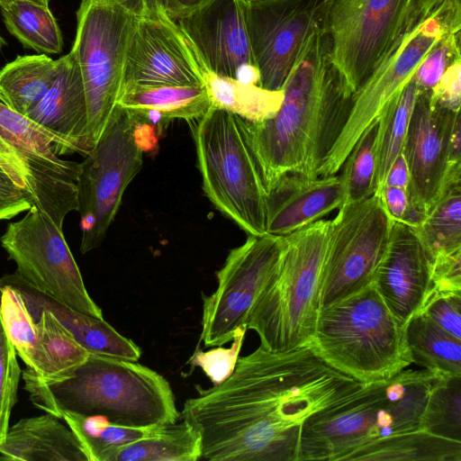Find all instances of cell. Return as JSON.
Returning <instances> with one entry per match:
<instances>
[{
	"label": "cell",
	"instance_id": "obj_15",
	"mask_svg": "<svg viewBox=\"0 0 461 461\" xmlns=\"http://www.w3.org/2000/svg\"><path fill=\"white\" fill-rule=\"evenodd\" d=\"M283 247V236L249 235L232 249L216 272L217 287L203 294L202 331L199 343L223 346L246 326L249 312L264 284L275 269Z\"/></svg>",
	"mask_w": 461,
	"mask_h": 461
},
{
	"label": "cell",
	"instance_id": "obj_20",
	"mask_svg": "<svg viewBox=\"0 0 461 461\" xmlns=\"http://www.w3.org/2000/svg\"><path fill=\"white\" fill-rule=\"evenodd\" d=\"M373 283L401 323L420 313L433 285L429 257L411 226L393 221Z\"/></svg>",
	"mask_w": 461,
	"mask_h": 461
},
{
	"label": "cell",
	"instance_id": "obj_30",
	"mask_svg": "<svg viewBox=\"0 0 461 461\" xmlns=\"http://www.w3.org/2000/svg\"><path fill=\"white\" fill-rule=\"evenodd\" d=\"M348 460L461 461V441L418 429L376 440L351 454Z\"/></svg>",
	"mask_w": 461,
	"mask_h": 461
},
{
	"label": "cell",
	"instance_id": "obj_1",
	"mask_svg": "<svg viewBox=\"0 0 461 461\" xmlns=\"http://www.w3.org/2000/svg\"><path fill=\"white\" fill-rule=\"evenodd\" d=\"M365 384L310 345L282 353L259 346L239 357L222 383L195 386L197 395L185 401L181 416L201 436V459L298 461L304 421Z\"/></svg>",
	"mask_w": 461,
	"mask_h": 461
},
{
	"label": "cell",
	"instance_id": "obj_7",
	"mask_svg": "<svg viewBox=\"0 0 461 461\" xmlns=\"http://www.w3.org/2000/svg\"><path fill=\"white\" fill-rule=\"evenodd\" d=\"M194 136L208 199L248 235L267 234V189L247 122L211 107L199 119Z\"/></svg>",
	"mask_w": 461,
	"mask_h": 461
},
{
	"label": "cell",
	"instance_id": "obj_40",
	"mask_svg": "<svg viewBox=\"0 0 461 461\" xmlns=\"http://www.w3.org/2000/svg\"><path fill=\"white\" fill-rule=\"evenodd\" d=\"M460 30L461 28L446 30L420 62L412 77L420 89H432L447 66L456 59L461 58Z\"/></svg>",
	"mask_w": 461,
	"mask_h": 461
},
{
	"label": "cell",
	"instance_id": "obj_13",
	"mask_svg": "<svg viewBox=\"0 0 461 461\" xmlns=\"http://www.w3.org/2000/svg\"><path fill=\"white\" fill-rule=\"evenodd\" d=\"M393 221L376 194L339 208L330 223L320 308L373 283Z\"/></svg>",
	"mask_w": 461,
	"mask_h": 461
},
{
	"label": "cell",
	"instance_id": "obj_43",
	"mask_svg": "<svg viewBox=\"0 0 461 461\" xmlns=\"http://www.w3.org/2000/svg\"><path fill=\"white\" fill-rule=\"evenodd\" d=\"M32 206L29 194L21 187L11 167L0 158V221L10 220Z\"/></svg>",
	"mask_w": 461,
	"mask_h": 461
},
{
	"label": "cell",
	"instance_id": "obj_14",
	"mask_svg": "<svg viewBox=\"0 0 461 461\" xmlns=\"http://www.w3.org/2000/svg\"><path fill=\"white\" fill-rule=\"evenodd\" d=\"M16 272L40 291L85 314L103 318L89 295L63 230L32 206L1 237Z\"/></svg>",
	"mask_w": 461,
	"mask_h": 461
},
{
	"label": "cell",
	"instance_id": "obj_42",
	"mask_svg": "<svg viewBox=\"0 0 461 461\" xmlns=\"http://www.w3.org/2000/svg\"><path fill=\"white\" fill-rule=\"evenodd\" d=\"M420 313L461 340V292H432Z\"/></svg>",
	"mask_w": 461,
	"mask_h": 461
},
{
	"label": "cell",
	"instance_id": "obj_6",
	"mask_svg": "<svg viewBox=\"0 0 461 461\" xmlns=\"http://www.w3.org/2000/svg\"><path fill=\"white\" fill-rule=\"evenodd\" d=\"M308 345L363 384L389 379L412 363L406 325L391 312L374 283L320 308Z\"/></svg>",
	"mask_w": 461,
	"mask_h": 461
},
{
	"label": "cell",
	"instance_id": "obj_33",
	"mask_svg": "<svg viewBox=\"0 0 461 461\" xmlns=\"http://www.w3.org/2000/svg\"><path fill=\"white\" fill-rule=\"evenodd\" d=\"M0 9L6 29L24 48L45 55L62 51L63 37L49 6L15 1Z\"/></svg>",
	"mask_w": 461,
	"mask_h": 461
},
{
	"label": "cell",
	"instance_id": "obj_29",
	"mask_svg": "<svg viewBox=\"0 0 461 461\" xmlns=\"http://www.w3.org/2000/svg\"><path fill=\"white\" fill-rule=\"evenodd\" d=\"M412 363L436 376H461V340L425 315L413 316L406 325Z\"/></svg>",
	"mask_w": 461,
	"mask_h": 461
},
{
	"label": "cell",
	"instance_id": "obj_47",
	"mask_svg": "<svg viewBox=\"0 0 461 461\" xmlns=\"http://www.w3.org/2000/svg\"><path fill=\"white\" fill-rule=\"evenodd\" d=\"M409 182L408 166L402 153H401L392 164L384 185L397 186L408 190Z\"/></svg>",
	"mask_w": 461,
	"mask_h": 461
},
{
	"label": "cell",
	"instance_id": "obj_41",
	"mask_svg": "<svg viewBox=\"0 0 461 461\" xmlns=\"http://www.w3.org/2000/svg\"><path fill=\"white\" fill-rule=\"evenodd\" d=\"M246 331L245 325L238 328L228 348L219 346L204 352L197 347L188 363L192 367H200L213 385L222 383L234 371Z\"/></svg>",
	"mask_w": 461,
	"mask_h": 461
},
{
	"label": "cell",
	"instance_id": "obj_54",
	"mask_svg": "<svg viewBox=\"0 0 461 461\" xmlns=\"http://www.w3.org/2000/svg\"><path fill=\"white\" fill-rule=\"evenodd\" d=\"M247 2H261V1H268V0H246Z\"/></svg>",
	"mask_w": 461,
	"mask_h": 461
},
{
	"label": "cell",
	"instance_id": "obj_11",
	"mask_svg": "<svg viewBox=\"0 0 461 461\" xmlns=\"http://www.w3.org/2000/svg\"><path fill=\"white\" fill-rule=\"evenodd\" d=\"M451 2L443 0L399 39L354 93L348 119L318 176L336 175L363 131L411 79L417 68L451 25Z\"/></svg>",
	"mask_w": 461,
	"mask_h": 461
},
{
	"label": "cell",
	"instance_id": "obj_9",
	"mask_svg": "<svg viewBox=\"0 0 461 461\" xmlns=\"http://www.w3.org/2000/svg\"><path fill=\"white\" fill-rule=\"evenodd\" d=\"M136 114L116 104L95 146L79 163L77 212L86 254L101 245L129 184L143 165Z\"/></svg>",
	"mask_w": 461,
	"mask_h": 461
},
{
	"label": "cell",
	"instance_id": "obj_50",
	"mask_svg": "<svg viewBox=\"0 0 461 461\" xmlns=\"http://www.w3.org/2000/svg\"><path fill=\"white\" fill-rule=\"evenodd\" d=\"M418 9L420 14H429L434 6L439 4L443 0H416Z\"/></svg>",
	"mask_w": 461,
	"mask_h": 461
},
{
	"label": "cell",
	"instance_id": "obj_24",
	"mask_svg": "<svg viewBox=\"0 0 461 461\" xmlns=\"http://www.w3.org/2000/svg\"><path fill=\"white\" fill-rule=\"evenodd\" d=\"M0 455L5 460L88 461L72 429L48 412L22 419L9 428Z\"/></svg>",
	"mask_w": 461,
	"mask_h": 461
},
{
	"label": "cell",
	"instance_id": "obj_25",
	"mask_svg": "<svg viewBox=\"0 0 461 461\" xmlns=\"http://www.w3.org/2000/svg\"><path fill=\"white\" fill-rule=\"evenodd\" d=\"M116 104L137 116L186 121L200 119L212 107L203 86H128L121 89Z\"/></svg>",
	"mask_w": 461,
	"mask_h": 461
},
{
	"label": "cell",
	"instance_id": "obj_44",
	"mask_svg": "<svg viewBox=\"0 0 461 461\" xmlns=\"http://www.w3.org/2000/svg\"><path fill=\"white\" fill-rule=\"evenodd\" d=\"M432 292H461V249L430 260Z\"/></svg>",
	"mask_w": 461,
	"mask_h": 461
},
{
	"label": "cell",
	"instance_id": "obj_27",
	"mask_svg": "<svg viewBox=\"0 0 461 461\" xmlns=\"http://www.w3.org/2000/svg\"><path fill=\"white\" fill-rule=\"evenodd\" d=\"M199 62L212 107L230 112L252 123L265 121L278 111L283 90L271 91L258 85L220 76L208 69L200 59Z\"/></svg>",
	"mask_w": 461,
	"mask_h": 461
},
{
	"label": "cell",
	"instance_id": "obj_22",
	"mask_svg": "<svg viewBox=\"0 0 461 461\" xmlns=\"http://www.w3.org/2000/svg\"><path fill=\"white\" fill-rule=\"evenodd\" d=\"M24 116L53 140L59 156L73 152L84 155L87 106L81 71L72 51L59 59L53 85Z\"/></svg>",
	"mask_w": 461,
	"mask_h": 461
},
{
	"label": "cell",
	"instance_id": "obj_19",
	"mask_svg": "<svg viewBox=\"0 0 461 461\" xmlns=\"http://www.w3.org/2000/svg\"><path fill=\"white\" fill-rule=\"evenodd\" d=\"M459 114L460 111L438 104L430 90H420L402 153L409 170L411 204L423 215L438 199L452 168L448 166V145Z\"/></svg>",
	"mask_w": 461,
	"mask_h": 461
},
{
	"label": "cell",
	"instance_id": "obj_46",
	"mask_svg": "<svg viewBox=\"0 0 461 461\" xmlns=\"http://www.w3.org/2000/svg\"><path fill=\"white\" fill-rule=\"evenodd\" d=\"M385 211L393 221L409 225L413 215L414 207L411 204L408 190L402 187L384 185L377 193Z\"/></svg>",
	"mask_w": 461,
	"mask_h": 461
},
{
	"label": "cell",
	"instance_id": "obj_39",
	"mask_svg": "<svg viewBox=\"0 0 461 461\" xmlns=\"http://www.w3.org/2000/svg\"><path fill=\"white\" fill-rule=\"evenodd\" d=\"M16 351L3 327L0 314V444L6 437L22 375Z\"/></svg>",
	"mask_w": 461,
	"mask_h": 461
},
{
	"label": "cell",
	"instance_id": "obj_38",
	"mask_svg": "<svg viewBox=\"0 0 461 461\" xmlns=\"http://www.w3.org/2000/svg\"><path fill=\"white\" fill-rule=\"evenodd\" d=\"M34 321L40 340L53 366V378L50 381L67 377L91 354L51 312L41 311Z\"/></svg>",
	"mask_w": 461,
	"mask_h": 461
},
{
	"label": "cell",
	"instance_id": "obj_10",
	"mask_svg": "<svg viewBox=\"0 0 461 461\" xmlns=\"http://www.w3.org/2000/svg\"><path fill=\"white\" fill-rule=\"evenodd\" d=\"M422 14L416 0H327L331 59L354 93Z\"/></svg>",
	"mask_w": 461,
	"mask_h": 461
},
{
	"label": "cell",
	"instance_id": "obj_36",
	"mask_svg": "<svg viewBox=\"0 0 461 461\" xmlns=\"http://www.w3.org/2000/svg\"><path fill=\"white\" fill-rule=\"evenodd\" d=\"M378 130L379 117L363 131L340 168L344 203L363 201L375 193Z\"/></svg>",
	"mask_w": 461,
	"mask_h": 461
},
{
	"label": "cell",
	"instance_id": "obj_55",
	"mask_svg": "<svg viewBox=\"0 0 461 461\" xmlns=\"http://www.w3.org/2000/svg\"><path fill=\"white\" fill-rule=\"evenodd\" d=\"M0 460H5L4 457L0 455Z\"/></svg>",
	"mask_w": 461,
	"mask_h": 461
},
{
	"label": "cell",
	"instance_id": "obj_8",
	"mask_svg": "<svg viewBox=\"0 0 461 461\" xmlns=\"http://www.w3.org/2000/svg\"><path fill=\"white\" fill-rule=\"evenodd\" d=\"M141 0H81L74 54L84 83L87 131L84 156L95 146L115 105Z\"/></svg>",
	"mask_w": 461,
	"mask_h": 461
},
{
	"label": "cell",
	"instance_id": "obj_32",
	"mask_svg": "<svg viewBox=\"0 0 461 461\" xmlns=\"http://www.w3.org/2000/svg\"><path fill=\"white\" fill-rule=\"evenodd\" d=\"M413 229L430 260L461 249V175L446 180L438 199Z\"/></svg>",
	"mask_w": 461,
	"mask_h": 461
},
{
	"label": "cell",
	"instance_id": "obj_35",
	"mask_svg": "<svg viewBox=\"0 0 461 461\" xmlns=\"http://www.w3.org/2000/svg\"><path fill=\"white\" fill-rule=\"evenodd\" d=\"M420 90L411 77L378 116L375 193L383 188L392 164L402 151L411 115Z\"/></svg>",
	"mask_w": 461,
	"mask_h": 461
},
{
	"label": "cell",
	"instance_id": "obj_4",
	"mask_svg": "<svg viewBox=\"0 0 461 461\" xmlns=\"http://www.w3.org/2000/svg\"><path fill=\"white\" fill-rule=\"evenodd\" d=\"M436 377L423 368H405L312 414L302 427L298 461L348 460L376 440L420 429Z\"/></svg>",
	"mask_w": 461,
	"mask_h": 461
},
{
	"label": "cell",
	"instance_id": "obj_21",
	"mask_svg": "<svg viewBox=\"0 0 461 461\" xmlns=\"http://www.w3.org/2000/svg\"><path fill=\"white\" fill-rule=\"evenodd\" d=\"M345 202L340 176H282L266 196V231L285 236L322 219Z\"/></svg>",
	"mask_w": 461,
	"mask_h": 461
},
{
	"label": "cell",
	"instance_id": "obj_48",
	"mask_svg": "<svg viewBox=\"0 0 461 461\" xmlns=\"http://www.w3.org/2000/svg\"><path fill=\"white\" fill-rule=\"evenodd\" d=\"M211 0H168L166 10L171 18L177 20L209 3Z\"/></svg>",
	"mask_w": 461,
	"mask_h": 461
},
{
	"label": "cell",
	"instance_id": "obj_37",
	"mask_svg": "<svg viewBox=\"0 0 461 461\" xmlns=\"http://www.w3.org/2000/svg\"><path fill=\"white\" fill-rule=\"evenodd\" d=\"M420 429L461 441V376L436 377L422 414Z\"/></svg>",
	"mask_w": 461,
	"mask_h": 461
},
{
	"label": "cell",
	"instance_id": "obj_52",
	"mask_svg": "<svg viewBox=\"0 0 461 461\" xmlns=\"http://www.w3.org/2000/svg\"><path fill=\"white\" fill-rule=\"evenodd\" d=\"M150 1H155V2H157V3L160 4V5H162L163 6H165V8H166L167 4V2H168V0H150Z\"/></svg>",
	"mask_w": 461,
	"mask_h": 461
},
{
	"label": "cell",
	"instance_id": "obj_16",
	"mask_svg": "<svg viewBox=\"0 0 461 461\" xmlns=\"http://www.w3.org/2000/svg\"><path fill=\"white\" fill-rule=\"evenodd\" d=\"M203 86L201 64L188 39L165 6L141 0L131 35L122 87Z\"/></svg>",
	"mask_w": 461,
	"mask_h": 461
},
{
	"label": "cell",
	"instance_id": "obj_12",
	"mask_svg": "<svg viewBox=\"0 0 461 461\" xmlns=\"http://www.w3.org/2000/svg\"><path fill=\"white\" fill-rule=\"evenodd\" d=\"M0 158L29 194L32 205L62 230L67 214L78 209L79 163L61 158L47 134L1 102Z\"/></svg>",
	"mask_w": 461,
	"mask_h": 461
},
{
	"label": "cell",
	"instance_id": "obj_53",
	"mask_svg": "<svg viewBox=\"0 0 461 461\" xmlns=\"http://www.w3.org/2000/svg\"><path fill=\"white\" fill-rule=\"evenodd\" d=\"M5 45V41L3 39V37L0 34V49H2V47Z\"/></svg>",
	"mask_w": 461,
	"mask_h": 461
},
{
	"label": "cell",
	"instance_id": "obj_31",
	"mask_svg": "<svg viewBox=\"0 0 461 461\" xmlns=\"http://www.w3.org/2000/svg\"><path fill=\"white\" fill-rule=\"evenodd\" d=\"M201 457V436L182 420L159 427L150 435L122 447L110 461H197Z\"/></svg>",
	"mask_w": 461,
	"mask_h": 461
},
{
	"label": "cell",
	"instance_id": "obj_5",
	"mask_svg": "<svg viewBox=\"0 0 461 461\" xmlns=\"http://www.w3.org/2000/svg\"><path fill=\"white\" fill-rule=\"evenodd\" d=\"M330 220H319L283 236L278 262L247 318L260 346L287 352L310 343L320 311L322 269Z\"/></svg>",
	"mask_w": 461,
	"mask_h": 461
},
{
	"label": "cell",
	"instance_id": "obj_18",
	"mask_svg": "<svg viewBox=\"0 0 461 461\" xmlns=\"http://www.w3.org/2000/svg\"><path fill=\"white\" fill-rule=\"evenodd\" d=\"M246 0H211L176 20L200 61L213 73L259 86Z\"/></svg>",
	"mask_w": 461,
	"mask_h": 461
},
{
	"label": "cell",
	"instance_id": "obj_23",
	"mask_svg": "<svg viewBox=\"0 0 461 461\" xmlns=\"http://www.w3.org/2000/svg\"><path fill=\"white\" fill-rule=\"evenodd\" d=\"M0 282L21 294L33 321L41 311L51 312L91 354L131 361H138L141 357L140 347L120 334L104 318L87 315L68 306L37 289L17 272L3 276Z\"/></svg>",
	"mask_w": 461,
	"mask_h": 461
},
{
	"label": "cell",
	"instance_id": "obj_49",
	"mask_svg": "<svg viewBox=\"0 0 461 461\" xmlns=\"http://www.w3.org/2000/svg\"><path fill=\"white\" fill-rule=\"evenodd\" d=\"M448 166L454 167L461 166V115L459 114L454 123L448 145Z\"/></svg>",
	"mask_w": 461,
	"mask_h": 461
},
{
	"label": "cell",
	"instance_id": "obj_34",
	"mask_svg": "<svg viewBox=\"0 0 461 461\" xmlns=\"http://www.w3.org/2000/svg\"><path fill=\"white\" fill-rule=\"evenodd\" d=\"M56 417L62 419L75 433L88 461H110L117 450L150 435L158 429L118 425L101 415H80L62 411Z\"/></svg>",
	"mask_w": 461,
	"mask_h": 461
},
{
	"label": "cell",
	"instance_id": "obj_2",
	"mask_svg": "<svg viewBox=\"0 0 461 461\" xmlns=\"http://www.w3.org/2000/svg\"><path fill=\"white\" fill-rule=\"evenodd\" d=\"M282 90L272 117L246 121L267 192L285 175L318 176L352 108L354 92L333 63L322 23L305 42Z\"/></svg>",
	"mask_w": 461,
	"mask_h": 461
},
{
	"label": "cell",
	"instance_id": "obj_28",
	"mask_svg": "<svg viewBox=\"0 0 461 461\" xmlns=\"http://www.w3.org/2000/svg\"><path fill=\"white\" fill-rule=\"evenodd\" d=\"M0 314L5 331L16 354L32 374L43 381L53 378V366L44 349L21 294L0 282Z\"/></svg>",
	"mask_w": 461,
	"mask_h": 461
},
{
	"label": "cell",
	"instance_id": "obj_26",
	"mask_svg": "<svg viewBox=\"0 0 461 461\" xmlns=\"http://www.w3.org/2000/svg\"><path fill=\"white\" fill-rule=\"evenodd\" d=\"M59 72V59L18 56L0 68V102L26 115L47 94Z\"/></svg>",
	"mask_w": 461,
	"mask_h": 461
},
{
	"label": "cell",
	"instance_id": "obj_45",
	"mask_svg": "<svg viewBox=\"0 0 461 461\" xmlns=\"http://www.w3.org/2000/svg\"><path fill=\"white\" fill-rule=\"evenodd\" d=\"M461 58L451 62L437 85L430 89L432 98L441 106L460 111L461 104Z\"/></svg>",
	"mask_w": 461,
	"mask_h": 461
},
{
	"label": "cell",
	"instance_id": "obj_3",
	"mask_svg": "<svg viewBox=\"0 0 461 461\" xmlns=\"http://www.w3.org/2000/svg\"><path fill=\"white\" fill-rule=\"evenodd\" d=\"M22 376L31 402L54 416L101 415L118 425L147 429L181 416L168 381L137 361L90 354L60 380L43 381L28 368Z\"/></svg>",
	"mask_w": 461,
	"mask_h": 461
},
{
	"label": "cell",
	"instance_id": "obj_51",
	"mask_svg": "<svg viewBox=\"0 0 461 461\" xmlns=\"http://www.w3.org/2000/svg\"><path fill=\"white\" fill-rule=\"evenodd\" d=\"M15 1H29L41 5L49 6L51 0H0V7Z\"/></svg>",
	"mask_w": 461,
	"mask_h": 461
},
{
	"label": "cell",
	"instance_id": "obj_17",
	"mask_svg": "<svg viewBox=\"0 0 461 461\" xmlns=\"http://www.w3.org/2000/svg\"><path fill=\"white\" fill-rule=\"evenodd\" d=\"M247 3L249 37L259 86L282 90L305 42L323 23L327 0Z\"/></svg>",
	"mask_w": 461,
	"mask_h": 461
}]
</instances>
